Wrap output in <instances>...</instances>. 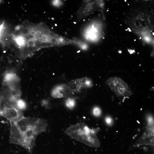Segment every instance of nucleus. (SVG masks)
Instances as JSON below:
<instances>
[{
  "label": "nucleus",
  "mask_w": 154,
  "mask_h": 154,
  "mask_svg": "<svg viewBox=\"0 0 154 154\" xmlns=\"http://www.w3.org/2000/svg\"><path fill=\"white\" fill-rule=\"evenodd\" d=\"M12 45L19 51V57L26 59L44 48L74 45L73 39L54 33L42 22L25 21L15 27L12 34Z\"/></svg>",
  "instance_id": "f257e3e1"
},
{
  "label": "nucleus",
  "mask_w": 154,
  "mask_h": 154,
  "mask_svg": "<svg viewBox=\"0 0 154 154\" xmlns=\"http://www.w3.org/2000/svg\"><path fill=\"white\" fill-rule=\"evenodd\" d=\"M10 123V143L21 147L30 153L35 147L37 138L46 130L48 126L47 121L44 119L25 116Z\"/></svg>",
  "instance_id": "f03ea898"
},
{
  "label": "nucleus",
  "mask_w": 154,
  "mask_h": 154,
  "mask_svg": "<svg viewBox=\"0 0 154 154\" xmlns=\"http://www.w3.org/2000/svg\"><path fill=\"white\" fill-rule=\"evenodd\" d=\"M64 133L88 146L98 148L100 146V142L95 132L84 123H78L70 126L66 129Z\"/></svg>",
  "instance_id": "7ed1b4c3"
},
{
  "label": "nucleus",
  "mask_w": 154,
  "mask_h": 154,
  "mask_svg": "<svg viewBox=\"0 0 154 154\" xmlns=\"http://www.w3.org/2000/svg\"><path fill=\"white\" fill-rule=\"evenodd\" d=\"M102 27V24L100 21L97 19L92 20L82 27L81 34L86 41L95 42L103 35Z\"/></svg>",
  "instance_id": "20e7f679"
},
{
  "label": "nucleus",
  "mask_w": 154,
  "mask_h": 154,
  "mask_svg": "<svg viewBox=\"0 0 154 154\" xmlns=\"http://www.w3.org/2000/svg\"><path fill=\"white\" fill-rule=\"evenodd\" d=\"M9 122H16L24 117L23 111L20 110L15 103L3 101L1 108V116Z\"/></svg>",
  "instance_id": "39448f33"
},
{
  "label": "nucleus",
  "mask_w": 154,
  "mask_h": 154,
  "mask_svg": "<svg viewBox=\"0 0 154 154\" xmlns=\"http://www.w3.org/2000/svg\"><path fill=\"white\" fill-rule=\"evenodd\" d=\"M106 83L111 90L119 96L128 97L133 94L126 83L119 78H110L106 81Z\"/></svg>",
  "instance_id": "423d86ee"
},
{
  "label": "nucleus",
  "mask_w": 154,
  "mask_h": 154,
  "mask_svg": "<svg viewBox=\"0 0 154 154\" xmlns=\"http://www.w3.org/2000/svg\"><path fill=\"white\" fill-rule=\"evenodd\" d=\"M100 1L83 0L76 13L77 20L79 21L93 12L99 7L101 6Z\"/></svg>",
  "instance_id": "0eeeda50"
},
{
  "label": "nucleus",
  "mask_w": 154,
  "mask_h": 154,
  "mask_svg": "<svg viewBox=\"0 0 154 154\" xmlns=\"http://www.w3.org/2000/svg\"><path fill=\"white\" fill-rule=\"evenodd\" d=\"M20 79L19 77L13 72H6L4 76L3 85L6 86L21 96V92L20 88Z\"/></svg>",
  "instance_id": "6e6552de"
},
{
  "label": "nucleus",
  "mask_w": 154,
  "mask_h": 154,
  "mask_svg": "<svg viewBox=\"0 0 154 154\" xmlns=\"http://www.w3.org/2000/svg\"><path fill=\"white\" fill-rule=\"evenodd\" d=\"M12 29L7 23L4 21H0V44L3 47L12 45Z\"/></svg>",
  "instance_id": "1a4fd4ad"
},
{
  "label": "nucleus",
  "mask_w": 154,
  "mask_h": 154,
  "mask_svg": "<svg viewBox=\"0 0 154 154\" xmlns=\"http://www.w3.org/2000/svg\"><path fill=\"white\" fill-rule=\"evenodd\" d=\"M70 91V88L67 85L62 84L54 88L52 91L51 96L54 98H64L67 96Z\"/></svg>",
  "instance_id": "9d476101"
},
{
  "label": "nucleus",
  "mask_w": 154,
  "mask_h": 154,
  "mask_svg": "<svg viewBox=\"0 0 154 154\" xmlns=\"http://www.w3.org/2000/svg\"><path fill=\"white\" fill-rule=\"evenodd\" d=\"M76 86L78 87L89 88L92 86V82L90 79L88 78H82L74 80Z\"/></svg>",
  "instance_id": "9b49d317"
},
{
  "label": "nucleus",
  "mask_w": 154,
  "mask_h": 154,
  "mask_svg": "<svg viewBox=\"0 0 154 154\" xmlns=\"http://www.w3.org/2000/svg\"><path fill=\"white\" fill-rule=\"evenodd\" d=\"M73 39L74 41V45L81 49L86 50L88 48V45L86 42L76 38H73Z\"/></svg>",
  "instance_id": "f8f14e48"
},
{
  "label": "nucleus",
  "mask_w": 154,
  "mask_h": 154,
  "mask_svg": "<svg viewBox=\"0 0 154 154\" xmlns=\"http://www.w3.org/2000/svg\"><path fill=\"white\" fill-rule=\"evenodd\" d=\"M15 104L17 107L22 111L25 110L26 108V102L24 100L21 98L17 100Z\"/></svg>",
  "instance_id": "ddd939ff"
},
{
  "label": "nucleus",
  "mask_w": 154,
  "mask_h": 154,
  "mask_svg": "<svg viewBox=\"0 0 154 154\" xmlns=\"http://www.w3.org/2000/svg\"><path fill=\"white\" fill-rule=\"evenodd\" d=\"M65 105L68 108L72 109L75 106V101L74 99L72 98H68L66 100Z\"/></svg>",
  "instance_id": "4468645a"
},
{
  "label": "nucleus",
  "mask_w": 154,
  "mask_h": 154,
  "mask_svg": "<svg viewBox=\"0 0 154 154\" xmlns=\"http://www.w3.org/2000/svg\"><path fill=\"white\" fill-rule=\"evenodd\" d=\"M52 5L54 7H59L63 4V2L60 0H53L51 2Z\"/></svg>",
  "instance_id": "2eb2a0df"
},
{
  "label": "nucleus",
  "mask_w": 154,
  "mask_h": 154,
  "mask_svg": "<svg viewBox=\"0 0 154 154\" xmlns=\"http://www.w3.org/2000/svg\"><path fill=\"white\" fill-rule=\"evenodd\" d=\"M93 113L95 116H99L101 114L100 109L98 107H95L93 109Z\"/></svg>",
  "instance_id": "dca6fc26"
},
{
  "label": "nucleus",
  "mask_w": 154,
  "mask_h": 154,
  "mask_svg": "<svg viewBox=\"0 0 154 154\" xmlns=\"http://www.w3.org/2000/svg\"><path fill=\"white\" fill-rule=\"evenodd\" d=\"M2 102V100L0 97V116H1V108Z\"/></svg>",
  "instance_id": "f3484780"
},
{
  "label": "nucleus",
  "mask_w": 154,
  "mask_h": 154,
  "mask_svg": "<svg viewBox=\"0 0 154 154\" xmlns=\"http://www.w3.org/2000/svg\"><path fill=\"white\" fill-rule=\"evenodd\" d=\"M106 122L108 123H110L111 122V119L109 117H107L106 119Z\"/></svg>",
  "instance_id": "a211bd4d"
},
{
  "label": "nucleus",
  "mask_w": 154,
  "mask_h": 154,
  "mask_svg": "<svg viewBox=\"0 0 154 154\" xmlns=\"http://www.w3.org/2000/svg\"><path fill=\"white\" fill-rule=\"evenodd\" d=\"M1 0H0V3H1Z\"/></svg>",
  "instance_id": "6ab92c4d"
}]
</instances>
